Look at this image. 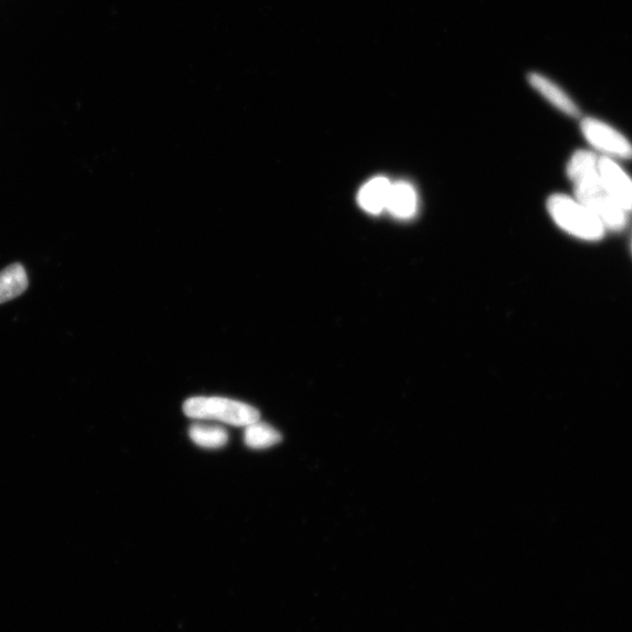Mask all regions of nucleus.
<instances>
[{
  "label": "nucleus",
  "instance_id": "f257e3e1",
  "mask_svg": "<svg viewBox=\"0 0 632 632\" xmlns=\"http://www.w3.org/2000/svg\"><path fill=\"white\" fill-rule=\"evenodd\" d=\"M567 174L574 183L576 201L599 217L611 231H622L628 223V212L610 197L601 181L599 157L590 151H576L570 158Z\"/></svg>",
  "mask_w": 632,
  "mask_h": 632
},
{
  "label": "nucleus",
  "instance_id": "f03ea898",
  "mask_svg": "<svg viewBox=\"0 0 632 632\" xmlns=\"http://www.w3.org/2000/svg\"><path fill=\"white\" fill-rule=\"evenodd\" d=\"M547 209L554 222L569 235L588 242H597L606 235V226L601 219L576 199L553 195L548 199Z\"/></svg>",
  "mask_w": 632,
  "mask_h": 632
},
{
  "label": "nucleus",
  "instance_id": "7ed1b4c3",
  "mask_svg": "<svg viewBox=\"0 0 632 632\" xmlns=\"http://www.w3.org/2000/svg\"><path fill=\"white\" fill-rule=\"evenodd\" d=\"M185 416L195 421H215L233 427H247L259 421V411L252 405L224 397H192L183 404Z\"/></svg>",
  "mask_w": 632,
  "mask_h": 632
},
{
  "label": "nucleus",
  "instance_id": "20e7f679",
  "mask_svg": "<svg viewBox=\"0 0 632 632\" xmlns=\"http://www.w3.org/2000/svg\"><path fill=\"white\" fill-rule=\"evenodd\" d=\"M583 136L592 146L610 157L632 158V144L627 137L600 120L583 119L581 122Z\"/></svg>",
  "mask_w": 632,
  "mask_h": 632
},
{
  "label": "nucleus",
  "instance_id": "39448f33",
  "mask_svg": "<svg viewBox=\"0 0 632 632\" xmlns=\"http://www.w3.org/2000/svg\"><path fill=\"white\" fill-rule=\"evenodd\" d=\"M601 181L608 194L624 211H632V180L610 157L599 158Z\"/></svg>",
  "mask_w": 632,
  "mask_h": 632
},
{
  "label": "nucleus",
  "instance_id": "423d86ee",
  "mask_svg": "<svg viewBox=\"0 0 632 632\" xmlns=\"http://www.w3.org/2000/svg\"><path fill=\"white\" fill-rule=\"evenodd\" d=\"M528 82L539 92L544 98L552 105L559 109L562 113L577 118L580 116V109L576 106V103L569 98L568 94L563 91L552 80H549L545 75L539 73H531L528 75Z\"/></svg>",
  "mask_w": 632,
  "mask_h": 632
},
{
  "label": "nucleus",
  "instance_id": "0eeeda50",
  "mask_svg": "<svg viewBox=\"0 0 632 632\" xmlns=\"http://www.w3.org/2000/svg\"><path fill=\"white\" fill-rule=\"evenodd\" d=\"M418 198L416 190L408 182L391 184L387 208L398 219H410L416 215Z\"/></svg>",
  "mask_w": 632,
  "mask_h": 632
},
{
  "label": "nucleus",
  "instance_id": "6e6552de",
  "mask_svg": "<svg viewBox=\"0 0 632 632\" xmlns=\"http://www.w3.org/2000/svg\"><path fill=\"white\" fill-rule=\"evenodd\" d=\"M391 183L386 177H375L363 185L357 202L370 215H380L387 208Z\"/></svg>",
  "mask_w": 632,
  "mask_h": 632
},
{
  "label": "nucleus",
  "instance_id": "1a4fd4ad",
  "mask_svg": "<svg viewBox=\"0 0 632 632\" xmlns=\"http://www.w3.org/2000/svg\"><path fill=\"white\" fill-rule=\"evenodd\" d=\"M191 441L203 449H222L229 442L228 430L221 425L197 421L189 429Z\"/></svg>",
  "mask_w": 632,
  "mask_h": 632
},
{
  "label": "nucleus",
  "instance_id": "9d476101",
  "mask_svg": "<svg viewBox=\"0 0 632 632\" xmlns=\"http://www.w3.org/2000/svg\"><path fill=\"white\" fill-rule=\"evenodd\" d=\"M29 287L24 267L13 264L0 272V305L22 295Z\"/></svg>",
  "mask_w": 632,
  "mask_h": 632
},
{
  "label": "nucleus",
  "instance_id": "9b49d317",
  "mask_svg": "<svg viewBox=\"0 0 632 632\" xmlns=\"http://www.w3.org/2000/svg\"><path fill=\"white\" fill-rule=\"evenodd\" d=\"M283 441V436L277 429L264 422H254L245 427L244 442L247 448L265 450Z\"/></svg>",
  "mask_w": 632,
  "mask_h": 632
}]
</instances>
